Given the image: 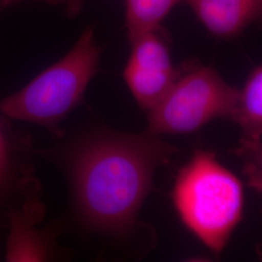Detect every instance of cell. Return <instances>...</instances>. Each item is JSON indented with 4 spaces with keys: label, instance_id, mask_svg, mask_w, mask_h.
Wrapping results in <instances>:
<instances>
[{
    "label": "cell",
    "instance_id": "cell-2",
    "mask_svg": "<svg viewBox=\"0 0 262 262\" xmlns=\"http://www.w3.org/2000/svg\"><path fill=\"white\" fill-rule=\"evenodd\" d=\"M173 201L184 225L220 253L242 217L243 187L215 155L197 150L179 172Z\"/></svg>",
    "mask_w": 262,
    "mask_h": 262
},
{
    "label": "cell",
    "instance_id": "cell-13",
    "mask_svg": "<svg viewBox=\"0 0 262 262\" xmlns=\"http://www.w3.org/2000/svg\"><path fill=\"white\" fill-rule=\"evenodd\" d=\"M16 1V0H14ZM40 1H44L47 2L49 4H53V5H59V4H66L68 2V0H40Z\"/></svg>",
    "mask_w": 262,
    "mask_h": 262
},
{
    "label": "cell",
    "instance_id": "cell-9",
    "mask_svg": "<svg viewBox=\"0 0 262 262\" xmlns=\"http://www.w3.org/2000/svg\"><path fill=\"white\" fill-rule=\"evenodd\" d=\"M244 133V143L262 139V66L249 76L233 116Z\"/></svg>",
    "mask_w": 262,
    "mask_h": 262
},
{
    "label": "cell",
    "instance_id": "cell-5",
    "mask_svg": "<svg viewBox=\"0 0 262 262\" xmlns=\"http://www.w3.org/2000/svg\"><path fill=\"white\" fill-rule=\"evenodd\" d=\"M159 31L145 33L130 42V57L123 71L133 97L147 111L166 94L181 74L172 64L168 46Z\"/></svg>",
    "mask_w": 262,
    "mask_h": 262
},
{
    "label": "cell",
    "instance_id": "cell-4",
    "mask_svg": "<svg viewBox=\"0 0 262 262\" xmlns=\"http://www.w3.org/2000/svg\"><path fill=\"white\" fill-rule=\"evenodd\" d=\"M240 91L227 84L213 67L198 66L177 81L148 111L147 132L186 134L219 118L233 119Z\"/></svg>",
    "mask_w": 262,
    "mask_h": 262
},
{
    "label": "cell",
    "instance_id": "cell-11",
    "mask_svg": "<svg viewBox=\"0 0 262 262\" xmlns=\"http://www.w3.org/2000/svg\"><path fill=\"white\" fill-rule=\"evenodd\" d=\"M240 155L243 158V171L249 186L262 198V139L242 142Z\"/></svg>",
    "mask_w": 262,
    "mask_h": 262
},
{
    "label": "cell",
    "instance_id": "cell-7",
    "mask_svg": "<svg viewBox=\"0 0 262 262\" xmlns=\"http://www.w3.org/2000/svg\"><path fill=\"white\" fill-rule=\"evenodd\" d=\"M215 37L238 36L257 18L261 0H184Z\"/></svg>",
    "mask_w": 262,
    "mask_h": 262
},
{
    "label": "cell",
    "instance_id": "cell-6",
    "mask_svg": "<svg viewBox=\"0 0 262 262\" xmlns=\"http://www.w3.org/2000/svg\"><path fill=\"white\" fill-rule=\"evenodd\" d=\"M25 150L0 120V228H8L10 216L18 211L41 217L35 179Z\"/></svg>",
    "mask_w": 262,
    "mask_h": 262
},
{
    "label": "cell",
    "instance_id": "cell-12",
    "mask_svg": "<svg viewBox=\"0 0 262 262\" xmlns=\"http://www.w3.org/2000/svg\"><path fill=\"white\" fill-rule=\"evenodd\" d=\"M84 0H68L66 3V15L68 17L74 18L82 9Z\"/></svg>",
    "mask_w": 262,
    "mask_h": 262
},
{
    "label": "cell",
    "instance_id": "cell-8",
    "mask_svg": "<svg viewBox=\"0 0 262 262\" xmlns=\"http://www.w3.org/2000/svg\"><path fill=\"white\" fill-rule=\"evenodd\" d=\"M37 217L25 212H15L10 216L6 261H42L51 256L50 239L34 225Z\"/></svg>",
    "mask_w": 262,
    "mask_h": 262
},
{
    "label": "cell",
    "instance_id": "cell-1",
    "mask_svg": "<svg viewBox=\"0 0 262 262\" xmlns=\"http://www.w3.org/2000/svg\"><path fill=\"white\" fill-rule=\"evenodd\" d=\"M176 150L148 132L95 130L72 143L62 163L79 224L114 239L130 235L156 170Z\"/></svg>",
    "mask_w": 262,
    "mask_h": 262
},
{
    "label": "cell",
    "instance_id": "cell-14",
    "mask_svg": "<svg viewBox=\"0 0 262 262\" xmlns=\"http://www.w3.org/2000/svg\"><path fill=\"white\" fill-rule=\"evenodd\" d=\"M254 24L258 25L260 28H262V0L261 3H260V8H259V12H258V15H257V18L255 19Z\"/></svg>",
    "mask_w": 262,
    "mask_h": 262
},
{
    "label": "cell",
    "instance_id": "cell-3",
    "mask_svg": "<svg viewBox=\"0 0 262 262\" xmlns=\"http://www.w3.org/2000/svg\"><path fill=\"white\" fill-rule=\"evenodd\" d=\"M99 60L94 27L89 26L66 56L6 97L0 111L9 119L56 127L81 103Z\"/></svg>",
    "mask_w": 262,
    "mask_h": 262
},
{
    "label": "cell",
    "instance_id": "cell-10",
    "mask_svg": "<svg viewBox=\"0 0 262 262\" xmlns=\"http://www.w3.org/2000/svg\"><path fill=\"white\" fill-rule=\"evenodd\" d=\"M181 1L184 0H126L125 25L129 41L159 30L162 20Z\"/></svg>",
    "mask_w": 262,
    "mask_h": 262
},
{
    "label": "cell",
    "instance_id": "cell-15",
    "mask_svg": "<svg viewBox=\"0 0 262 262\" xmlns=\"http://www.w3.org/2000/svg\"><path fill=\"white\" fill-rule=\"evenodd\" d=\"M14 0H0V10L7 7L11 3H13Z\"/></svg>",
    "mask_w": 262,
    "mask_h": 262
}]
</instances>
